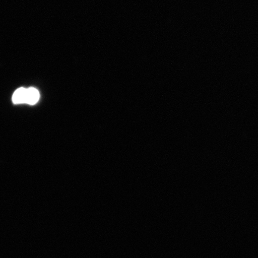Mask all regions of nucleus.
Wrapping results in <instances>:
<instances>
[{
    "label": "nucleus",
    "instance_id": "nucleus-1",
    "mask_svg": "<svg viewBox=\"0 0 258 258\" xmlns=\"http://www.w3.org/2000/svg\"><path fill=\"white\" fill-rule=\"evenodd\" d=\"M40 99V93L38 90L34 88L27 89L26 92L25 104L33 105L36 104Z\"/></svg>",
    "mask_w": 258,
    "mask_h": 258
},
{
    "label": "nucleus",
    "instance_id": "nucleus-2",
    "mask_svg": "<svg viewBox=\"0 0 258 258\" xmlns=\"http://www.w3.org/2000/svg\"><path fill=\"white\" fill-rule=\"evenodd\" d=\"M27 89L21 88L16 90L12 96V101L15 104H25Z\"/></svg>",
    "mask_w": 258,
    "mask_h": 258
}]
</instances>
